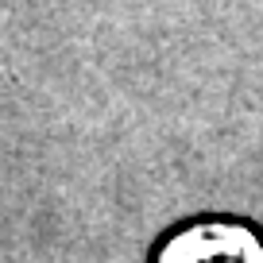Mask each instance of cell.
Returning <instances> with one entry per match:
<instances>
[{"label":"cell","mask_w":263,"mask_h":263,"mask_svg":"<svg viewBox=\"0 0 263 263\" xmlns=\"http://www.w3.org/2000/svg\"><path fill=\"white\" fill-rule=\"evenodd\" d=\"M155 263H263V240L244 224L201 221L174 232Z\"/></svg>","instance_id":"1"}]
</instances>
